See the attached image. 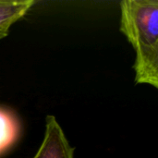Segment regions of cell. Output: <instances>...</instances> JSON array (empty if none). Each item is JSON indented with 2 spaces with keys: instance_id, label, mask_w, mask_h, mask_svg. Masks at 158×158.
Wrapping results in <instances>:
<instances>
[{
  "instance_id": "2",
  "label": "cell",
  "mask_w": 158,
  "mask_h": 158,
  "mask_svg": "<svg viewBox=\"0 0 158 158\" xmlns=\"http://www.w3.org/2000/svg\"><path fill=\"white\" fill-rule=\"evenodd\" d=\"M32 158H74V148L54 116L46 117L43 143Z\"/></svg>"
},
{
  "instance_id": "3",
  "label": "cell",
  "mask_w": 158,
  "mask_h": 158,
  "mask_svg": "<svg viewBox=\"0 0 158 158\" xmlns=\"http://www.w3.org/2000/svg\"><path fill=\"white\" fill-rule=\"evenodd\" d=\"M34 4V0L0 1V39L7 36L11 26L23 18Z\"/></svg>"
},
{
  "instance_id": "1",
  "label": "cell",
  "mask_w": 158,
  "mask_h": 158,
  "mask_svg": "<svg viewBox=\"0 0 158 158\" xmlns=\"http://www.w3.org/2000/svg\"><path fill=\"white\" fill-rule=\"evenodd\" d=\"M120 31L136 53V84L158 88V1L124 0L120 3Z\"/></svg>"
},
{
  "instance_id": "4",
  "label": "cell",
  "mask_w": 158,
  "mask_h": 158,
  "mask_svg": "<svg viewBox=\"0 0 158 158\" xmlns=\"http://www.w3.org/2000/svg\"><path fill=\"white\" fill-rule=\"evenodd\" d=\"M19 126L10 112L0 108V155L7 150L16 141Z\"/></svg>"
}]
</instances>
